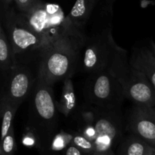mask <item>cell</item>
Segmentation results:
<instances>
[{
	"label": "cell",
	"mask_w": 155,
	"mask_h": 155,
	"mask_svg": "<svg viewBox=\"0 0 155 155\" xmlns=\"http://www.w3.org/2000/svg\"><path fill=\"white\" fill-rule=\"evenodd\" d=\"M127 129L155 148V107L135 104L127 118Z\"/></svg>",
	"instance_id": "9"
},
{
	"label": "cell",
	"mask_w": 155,
	"mask_h": 155,
	"mask_svg": "<svg viewBox=\"0 0 155 155\" xmlns=\"http://www.w3.org/2000/svg\"><path fill=\"white\" fill-rule=\"evenodd\" d=\"M12 1H15V0H5L6 2H8V3L11 2H12Z\"/></svg>",
	"instance_id": "23"
},
{
	"label": "cell",
	"mask_w": 155,
	"mask_h": 155,
	"mask_svg": "<svg viewBox=\"0 0 155 155\" xmlns=\"http://www.w3.org/2000/svg\"><path fill=\"white\" fill-rule=\"evenodd\" d=\"M64 155H84V154L81 151H80L77 147L70 145L65 151Z\"/></svg>",
	"instance_id": "19"
},
{
	"label": "cell",
	"mask_w": 155,
	"mask_h": 155,
	"mask_svg": "<svg viewBox=\"0 0 155 155\" xmlns=\"http://www.w3.org/2000/svg\"><path fill=\"white\" fill-rule=\"evenodd\" d=\"M108 69L122 86L126 98L137 105L155 107V88L130 64L127 50L117 45Z\"/></svg>",
	"instance_id": "4"
},
{
	"label": "cell",
	"mask_w": 155,
	"mask_h": 155,
	"mask_svg": "<svg viewBox=\"0 0 155 155\" xmlns=\"http://www.w3.org/2000/svg\"><path fill=\"white\" fill-rule=\"evenodd\" d=\"M97 2L98 0H77L67 17L74 27L84 32L85 27Z\"/></svg>",
	"instance_id": "11"
},
{
	"label": "cell",
	"mask_w": 155,
	"mask_h": 155,
	"mask_svg": "<svg viewBox=\"0 0 155 155\" xmlns=\"http://www.w3.org/2000/svg\"><path fill=\"white\" fill-rule=\"evenodd\" d=\"M85 33L74 28L61 39L48 45L41 57L39 76L52 86L74 75L78 68Z\"/></svg>",
	"instance_id": "1"
},
{
	"label": "cell",
	"mask_w": 155,
	"mask_h": 155,
	"mask_svg": "<svg viewBox=\"0 0 155 155\" xmlns=\"http://www.w3.org/2000/svg\"><path fill=\"white\" fill-rule=\"evenodd\" d=\"M90 106L91 112H83V118L94 129L95 151H112V147L122 140L124 122L120 111Z\"/></svg>",
	"instance_id": "6"
},
{
	"label": "cell",
	"mask_w": 155,
	"mask_h": 155,
	"mask_svg": "<svg viewBox=\"0 0 155 155\" xmlns=\"http://www.w3.org/2000/svg\"><path fill=\"white\" fill-rule=\"evenodd\" d=\"M20 12L26 14L33 8L42 2L41 0H15Z\"/></svg>",
	"instance_id": "18"
},
{
	"label": "cell",
	"mask_w": 155,
	"mask_h": 155,
	"mask_svg": "<svg viewBox=\"0 0 155 155\" xmlns=\"http://www.w3.org/2000/svg\"><path fill=\"white\" fill-rule=\"evenodd\" d=\"M150 48H151V50L152 51V52L154 53V54L155 55V43L154 41L151 40V42H150Z\"/></svg>",
	"instance_id": "21"
},
{
	"label": "cell",
	"mask_w": 155,
	"mask_h": 155,
	"mask_svg": "<svg viewBox=\"0 0 155 155\" xmlns=\"http://www.w3.org/2000/svg\"><path fill=\"white\" fill-rule=\"evenodd\" d=\"M130 62L146 76L155 88V55L150 47L135 48L130 57Z\"/></svg>",
	"instance_id": "10"
},
{
	"label": "cell",
	"mask_w": 155,
	"mask_h": 155,
	"mask_svg": "<svg viewBox=\"0 0 155 155\" xmlns=\"http://www.w3.org/2000/svg\"><path fill=\"white\" fill-rule=\"evenodd\" d=\"M31 65L17 63L4 78L1 95L18 106L31 95L37 81L39 74H34Z\"/></svg>",
	"instance_id": "8"
},
{
	"label": "cell",
	"mask_w": 155,
	"mask_h": 155,
	"mask_svg": "<svg viewBox=\"0 0 155 155\" xmlns=\"http://www.w3.org/2000/svg\"><path fill=\"white\" fill-rule=\"evenodd\" d=\"M15 150H16V143H15V130H14V127H12L7 136L1 139L0 155H14Z\"/></svg>",
	"instance_id": "17"
},
{
	"label": "cell",
	"mask_w": 155,
	"mask_h": 155,
	"mask_svg": "<svg viewBox=\"0 0 155 155\" xmlns=\"http://www.w3.org/2000/svg\"><path fill=\"white\" fill-rule=\"evenodd\" d=\"M151 155H155V148H154V149H153L152 152H151Z\"/></svg>",
	"instance_id": "22"
},
{
	"label": "cell",
	"mask_w": 155,
	"mask_h": 155,
	"mask_svg": "<svg viewBox=\"0 0 155 155\" xmlns=\"http://www.w3.org/2000/svg\"><path fill=\"white\" fill-rule=\"evenodd\" d=\"M30 96L29 127L41 144L49 143L54 137L58 123V110L52 86L38 75Z\"/></svg>",
	"instance_id": "3"
},
{
	"label": "cell",
	"mask_w": 155,
	"mask_h": 155,
	"mask_svg": "<svg viewBox=\"0 0 155 155\" xmlns=\"http://www.w3.org/2000/svg\"><path fill=\"white\" fill-rule=\"evenodd\" d=\"M117 45L110 27H107L101 32L85 34L78 67L80 66L83 72L88 75L108 69Z\"/></svg>",
	"instance_id": "7"
},
{
	"label": "cell",
	"mask_w": 155,
	"mask_h": 155,
	"mask_svg": "<svg viewBox=\"0 0 155 155\" xmlns=\"http://www.w3.org/2000/svg\"><path fill=\"white\" fill-rule=\"evenodd\" d=\"M16 65L11 44L8 39L2 24H0V68L3 78L6 77L11 70Z\"/></svg>",
	"instance_id": "13"
},
{
	"label": "cell",
	"mask_w": 155,
	"mask_h": 155,
	"mask_svg": "<svg viewBox=\"0 0 155 155\" xmlns=\"http://www.w3.org/2000/svg\"><path fill=\"white\" fill-rule=\"evenodd\" d=\"M89 155H114L112 151H104V152H100V151H95L92 154Z\"/></svg>",
	"instance_id": "20"
},
{
	"label": "cell",
	"mask_w": 155,
	"mask_h": 155,
	"mask_svg": "<svg viewBox=\"0 0 155 155\" xmlns=\"http://www.w3.org/2000/svg\"><path fill=\"white\" fill-rule=\"evenodd\" d=\"M85 84L88 104L105 110H120L126 95L122 86L110 70L89 74Z\"/></svg>",
	"instance_id": "5"
},
{
	"label": "cell",
	"mask_w": 155,
	"mask_h": 155,
	"mask_svg": "<svg viewBox=\"0 0 155 155\" xmlns=\"http://www.w3.org/2000/svg\"><path fill=\"white\" fill-rule=\"evenodd\" d=\"M154 148L144 139L130 133L120 142L117 154L118 155H151Z\"/></svg>",
	"instance_id": "12"
},
{
	"label": "cell",
	"mask_w": 155,
	"mask_h": 155,
	"mask_svg": "<svg viewBox=\"0 0 155 155\" xmlns=\"http://www.w3.org/2000/svg\"><path fill=\"white\" fill-rule=\"evenodd\" d=\"M1 24L11 44L17 63L39 64L47 47L52 43L36 33L21 12L5 8L2 13Z\"/></svg>",
	"instance_id": "2"
},
{
	"label": "cell",
	"mask_w": 155,
	"mask_h": 155,
	"mask_svg": "<svg viewBox=\"0 0 155 155\" xmlns=\"http://www.w3.org/2000/svg\"><path fill=\"white\" fill-rule=\"evenodd\" d=\"M19 106L12 102L5 97L1 95L0 101V112L2 116L1 139L5 137L9 130L13 127V120Z\"/></svg>",
	"instance_id": "15"
},
{
	"label": "cell",
	"mask_w": 155,
	"mask_h": 155,
	"mask_svg": "<svg viewBox=\"0 0 155 155\" xmlns=\"http://www.w3.org/2000/svg\"><path fill=\"white\" fill-rule=\"evenodd\" d=\"M70 145L77 147L84 155H89L95 151V147L93 142L85 137L80 133H76L73 134Z\"/></svg>",
	"instance_id": "16"
},
{
	"label": "cell",
	"mask_w": 155,
	"mask_h": 155,
	"mask_svg": "<svg viewBox=\"0 0 155 155\" xmlns=\"http://www.w3.org/2000/svg\"><path fill=\"white\" fill-rule=\"evenodd\" d=\"M72 77L73 76H70L64 80L61 98L60 101L57 104L58 111L66 117H69L73 113L77 104Z\"/></svg>",
	"instance_id": "14"
}]
</instances>
